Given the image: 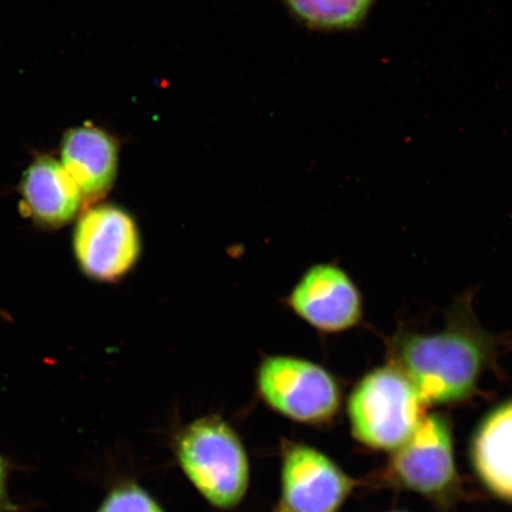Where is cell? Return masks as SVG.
I'll return each instance as SVG.
<instances>
[{
    "instance_id": "cell-1",
    "label": "cell",
    "mask_w": 512,
    "mask_h": 512,
    "mask_svg": "<svg viewBox=\"0 0 512 512\" xmlns=\"http://www.w3.org/2000/svg\"><path fill=\"white\" fill-rule=\"evenodd\" d=\"M492 352V338L471 313L454 310L437 334L401 337L393 364L408 376L426 405L452 403L473 393Z\"/></svg>"
},
{
    "instance_id": "cell-2",
    "label": "cell",
    "mask_w": 512,
    "mask_h": 512,
    "mask_svg": "<svg viewBox=\"0 0 512 512\" xmlns=\"http://www.w3.org/2000/svg\"><path fill=\"white\" fill-rule=\"evenodd\" d=\"M174 451L184 475L213 507L230 510L245 498L249 462L234 428L220 416H204L179 431Z\"/></svg>"
},
{
    "instance_id": "cell-3",
    "label": "cell",
    "mask_w": 512,
    "mask_h": 512,
    "mask_svg": "<svg viewBox=\"0 0 512 512\" xmlns=\"http://www.w3.org/2000/svg\"><path fill=\"white\" fill-rule=\"evenodd\" d=\"M426 403L395 364L371 371L352 392L348 413L352 432L376 450H396L424 419Z\"/></svg>"
},
{
    "instance_id": "cell-4",
    "label": "cell",
    "mask_w": 512,
    "mask_h": 512,
    "mask_svg": "<svg viewBox=\"0 0 512 512\" xmlns=\"http://www.w3.org/2000/svg\"><path fill=\"white\" fill-rule=\"evenodd\" d=\"M266 405L287 419L320 425L336 415L341 394L328 371L302 358L266 357L256 376Z\"/></svg>"
},
{
    "instance_id": "cell-5",
    "label": "cell",
    "mask_w": 512,
    "mask_h": 512,
    "mask_svg": "<svg viewBox=\"0 0 512 512\" xmlns=\"http://www.w3.org/2000/svg\"><path fill=\"white\" fill-rule=\"evenodd\" d=\"M74 251L83 272L101 281H115L131 270L140 253L136 223L113 206L89 209L74 233Z\"/></svg>"
},
{
    "instance_id": "cell-6",
    "label": "cell",
    "mask_w": 512,
    "mask_h": 512,
    "mask_svg": "<svg viewBox=\"0 0 512 512\" xmlns=\"http://www.w3.org/2000/svg\"><path fill=\"white\" fill-rule=\"evenodd\" d=\"M281 507L291 512H337L352 489V480L324 453L284 441Z\"/></svg>"
},
{
    "instance_id": "cell-7",
    "label": "cell",
    "mask_w": 512,
    "mask_h": 512,
    "mask_svg": "<svg viewBox=\"0 0 512 512\" xmlns=\"http://www.w3.org/2000/svg\"><path fill=\"white\" fill-rule=\"evenodd\" d=\"M392 472L406 488L426 496L446 494L456 482L451 427L444 416H424L405 443L396 448Z\"/></svg>"
},
{
    "instance_id": "cell-8",
    "label": "cell",
    "mask_w": 512,
    "mask_h": 512,
    "mask_svg": "<svg viewBox=\"0 0 512 512\" xmlns=\"http://www.w3.org/2000/svg\"><path fill=\"white\" fill-rule=\"evenodd\" d=\"M293 311L320 331L342 332L362 318V298L354 281L335 265L310 268L288 300Z\"/></svg>"
},
{
    "instance_id": "cell-9",
    "label": "cell",
    "mask_w": 512,
    "mask_h": 512,
    "mask_svg": "<svg viewBox=\"0 0 512 512\" xmlns=\"http://www.w3.org/2000/svg\"><path fill=\"white\" fill-rule=\"evenodd\" d=\"M61 164L79 188L83 202L111 190L117 176L119 149L110 133L93 125L70 128L62 138Z\"/></svg>"
},
{
    "instance_id": "cell-10",
    "label": "cell",
    "mask_w": 512,
    "mask_h": 512,
    "mask_svg": "<svg viewBox=\"0 0 512 512\" xmlns=\"http://www.w3.org/2000/svg\"><path fill=\"white\" fill-rule=\"evenodd\" d=\"M21 194L25 210L40 226L59 228L74 219L82 204L80 190L59 160L37 157L25 171Z\"/></svg>"
},
{
    "instance_id": "cell-11",
    "label": "cell",
    "mask_w": 512,
    "mask_h": 512,
    "mask_svg": "<svg viewBox=\"0 0 512 512\" xmlns=\"http://www.w3.org/2000/svg\"><path fill=\"white\" fill-rule=\"evenodd\" d=\"M471 457L486 488L512 502V401L486 416L473 439Z\"/></svg>"
},
{
    "instance_id": "cell-12",
    "label": "cell",
    "mask_w": 512,
    "mask_h": 512,
    "mask_svg": "<svg viewBox=\"0 0 512 512\" xmlns=\"http://www.w3.org/2000/svg\"><path fill=\"white\" fill-rule=\"evenodd\" d=\"M373 0H285L299 19L319 29H347L366 16Z\"/></svg>"
},
{
    "instance_id": "cell-13",
    "label": "cell",
    "mask_w": 512,
    "mask_h": 512,
    "mask_svg": "<svg viewBox=\"0 0 512 512\" xmlns=\"http://www.w3.org/2000/svg\"><path fill=\"white\" fill-rule=\"evenodd\" d=\"M95 512H165L149 492L137 483L114 486Z\"/></svg>"
},
{
    "instance_id": "cell-14",
    "label": "cell",
    "mask_w": 512,
    "mask_h": 512,
    "mask_svg": "<svg viewBox=\"0 0 512 512\" xmlns=\"http://www.w3.org/2000/svg\"><path fill=\"white\" fill-rule=\"evenodd\" d=\"M10 471L11 466L8 459L0 454V512H12L18 509L11 501L8 491Z\"/></svg>"
},
{
    "instance_id": "cell-15",
    "label": "cell",
    "mask_w": 512,
    "mask_h": 512,
    "mask_svg": "<svg viewBox=\"0 0 512 512\" xmlns=\"http://www.w3.org/2000/svg\"><path fill=\"white\" fill-rule=\"evenodd\" d=\"M274 512H291V511H288L287 509L281 507L280 509H278L277 511H274Z\"/></svg>"
}]
</instances>
